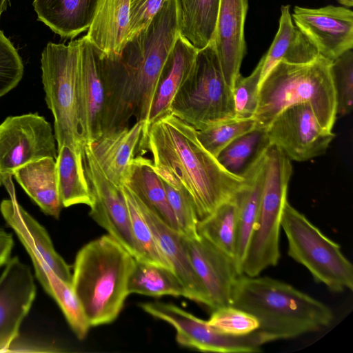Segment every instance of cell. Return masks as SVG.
Here are the masks:
<instances>
[{"instance_id":"6da1fadb","label":"cell","mask_w":353,"mask_h":353,"mask_svg":"<svg viewBox=\"0 0 353 353\" xmlns=\"http://www.w3.org/2000/svg\"><path fill=\"white\" fill-rule=\"evenodd\" d=\"M180 34L178 1L168 0L118 54L98 50L104 87L102 133L128 126L132 117L143 123L145 133L161 72Z\"/></svg>"},{"instance_id":"7a4b0ae2","label":"cell","mask_w":353,"mask_h":353,"mask_svg":"<svg viewBox=\"0 0 353 353\" xmlns=\"http://www.w3.org/2000/svg\"><path fill=\"white\" fill-rule=\"evenodd\" d=\"M157 174L168 183L180 184L194 202L199 220L231 199L244 178L228 172L199 142L196 130L172 112L159 117L141 139Z\"/></svg>"},{"instance_id":"3957f363","label":"cell","mask_w":353,"mask_h":353,"mask_svg":"<svg viewBox=\"0 0 353 353\" xmlns=\"http://www.w3.org/2000/svg\"><path fill=\"white\" fill-rule=\"evenodd\" d=\"M231 305L254 316L272 341L319 332L334 320L332 309L292 285L268 276H239Z\"/></svg>"},{"instance_id":"277c9868","label":"cell","mask_w":353,"mask_h":353,"mask_svg":"<svg viewBox=\"0 0 353 353\" xmlns=\"http://www.w3.org/2000/svg\"><path fill=\"white\" fill-rule=\"evenodd\" d=\"M135 259L114 238L104 234L77 252L71 285L90 327L117 319L130 294Z\"/></svg>"},{"instance_id":"5b68a950","label":"cell","mask_w":353,"mask_h":353,"mask_svg":"<svg viewBox=\"0 0 353 353\" xmlns=\"http://www.w3.org/2000/svg\"><path fill=\"white\" fill-rule=\"evenodd\" d=\"M331 64L319 55L307 63L280 61L274 65L260 84L256 127L266 129L283 110L306 103L321 125L332 130L337 114Z\"/></svg>"},{"instance_id":"8992f818","label":"cell","mask_w":353,"mask_h":353,"mask_svg":"<svg viewBox=\"0 0 353 353\" xmlns=\"http://www.w3.org/2000/svg\"><path fill=\"white\" fill-rule=\"evenodd\" d=\"M46 101L54 117L57 150L66 145L83 151L86 144L80 116L77 39L68 45L49 42L41 54Z\"/></svg>"},{"instance_id":"52a82bcc","label":"cell","mask_w":353,"mask_h":353,"mask_svg":"<svg viewBox=\"0 0 353 353\" xmlns=\"http://www.w3.org/2000/svg\"><path fill=\"white\" fill-rule=\"evenodd\" d=\"M274 145L264 155V180L256 224L242 265V274L255 276L277 265L283 207L292 166Z\"/></svg>"},{"instance_id":"ba28073f","label":"cell","mask_w":353,"mask_h":353,"mask_svg":"<svg viewBox=\"0 0 353 353\" xmlns=\"http://www.w3.org/2000/svg\"><path fill=\"white\" fill-rule=\"evenodd\" d=\"M170 112L196 130L235 118L232 89L225 80L213 39L199 50L194 69Z\"/></svg>"},{"instance_id":"9c48e42d","label":"cell","mask_w":353,"mask_h":353,"mask_svg":"<svg viewBox=\"0 0 353 353\" xmlns=\"http://www.w3.org/2000/svg\"><path fill=\"white\" fill-rule=\"evenodd\" d=\"M281 227L288 241V254L310 272L315 281L332 292L353 289V266L340 245L325 236L287 201Z\"/></svg>"},{"instance_id":"30bf717a","label":"cell","mask_w":353,"mask_h":353,"mask_svg":"<svg viewBox=\"0 0 353 353\" xmlns=\"http://www.w3.org/2000/svg\"><path fill=\"white\" fill-rule=\"evenodd\" d=\"M55 140L50 123L37 112L8 117L0 124V185L25 164L56 159Z\"/></svg>"},{"instance_id":"8fae6325","label":"cell","mask_w":353,"mask_h":353,"mask_svg":"<svg viewBox=\"0 0 353 353\" xmlns=\"http://www.w3.org/2000/svg\"><path fill=\"white\" fill-rule=\"evenodd\" d=\"M270 145L290 159L305 161L325 153L335 137L323 127L311 106L297 103L283 110L266 128Z\"/></svg>"},{"instance_id":"7c38bea8","label":"cell","mask_w":353,"mask_h":353,"mask_svg":"<svg viewBox=\"0 0 353 353\" xmlns=\"http://www.w3.org/2000/svg\"><path fill=\"white\" fill-rule=\"evenodd\" d=\"M83 159L94 199L90 207V217L135 259L130 215L121 187L117 186L104 174L90 143L84 146Z\"/></svg>"},{"instance_id":"4fadbf2b","label":"cell","mask_w":353,"mask_h":353,"mask_svg":"<svg viewBox=\"0 0 353 353\" xmlns=\"http://www.w3.org/2000/svg\"><path fill=\"white\" fill-rule=\"evenodd\" d=\"M291 15L294 25L320 56L333 61L353 48V12L348 8L295 6Z\"/></svg>"},{"instance_id":"5bb4252c","label":"cell","mask_w":353,"mask_h":353,"mask_svg":"<svg viewBox=\"0 0 353 353\" xmlns=\"http://www.w3.org/2000/svg\"><path fill=\"white\" fill-rule=\"evenodd\" d=\"M36 296L32 272L17 256L0 276V352L10 351Z\"/></svg>"},{"instance_id":"9a60e30c","label":"cell","mask_w":353,"mask_h":353,"mask_svg":"<svg viewBox=\"0 0 353 353\" xmlns=\"http://www.w3.org/2000/svg\"><path fill=\"white\" fill-rule=\"evenodd\" d=\"M183 242L192 265L208 296L211 310L230 305L234 286L239 276L234 260L205 239Z\"/></svg>"},{"instance_id":"2e32d148","label":"cell","mask_w":353,"mask_h":353,"mask_svg":"<svg viewBox=\"0 0 353 353\" xmlns=\"http://www.w3.org/2000/svg\"><path fill=\"white\" fill-rule=\"evenodd\" d=\"M10 195L0 204V211L7 224L15 232L32 262L41 261L63 281L71 283L70 267L56 252L46 230L17 201L12 181L4 185Z\"/></svg>"},{"instance_id":"e0dca14e","label":"cell","mask_w":353,"mask_h":353,"mask_svg":"<svg viewBox=\"0 0 353 353\" xmlns=\"http://www.w3.org/2000/svg\"><path fill=\"white\" fill-rule=\"evenodd\" d=\"M79 46L78 88L80 116L86 143L102 134L104 87L99 50L85 36L77 39Z\"/></svg>"},{"instance_id":"ac0fdd59","label":"cell","mask_w":353,"mask_h":353,"mask_svg":"<svg viewBox=\"0 0 353 353\" xmlns=\"http://www.w3.org/2000/svg\"><path fill=\"white\" fill-rule=\"evenodd\" d=\"M248 0H220L213 37L223 74L232 89L246 54L245 23Z\"/></svg>"},{"instance_id":"d6986e66","label":"cell","mask_w":353,"mask_h":353,"mask_svg":"<svg viewBox=\"0 0 353 353\" xmlns=\"http://www.w3.org/2000/svg\"><path fill=\"white\" fill-rule=\"evenodd\" d=\"M137 198L161 252L171 264L185 290V298L209 307L208 294L192 265L184 245L183 237L177 230L168 225L137 196Z\"/></svg>"},{"instance_id":"ffe728a7","label":"cell","mask_w":353,"mask_h":353,"mask_svg":"<svg viewBox=\"0 0 353 353\" xmlns=\"http://www.w3.org/2000/svg\"><path fill=\"white\" fill-rule=\"evenodd\" d=\"M143 123L102 133L90 143L92 152L104 174L117 186L125 183L131 163L139 148Z\"/></svg>"},{"instance_id":"44dd1931","label":"cell","mask_w":353,"mask_h":353,"mask_svg":"<svg viewBox=\"0 0 353 353\" xmlns=\"http://www.w3.org/2000/svg\"><path fill=\"white\" fill-rule=\"evenodd\" d=\"M199 50L180 34L163 67L143 138L150 124L170 110L175 96L190 77Z\"/></svg>"},{"instance_id":"7402d4cb","label":"cell","mask_w":353,"mask_h":353,"mask_svg":"<svg viewBox=\"0 0 353 353\" xmlns=\"http://www.w3.org/2000/svg\"><path fill=\"white\" fill-rule=\"evenodd\" d=\"M264 154L243 176L244 183L234 196L238 208L234 262L240 275L257 221L264 180Z\"/></svg>"},{"instance_id":"603a6c76","label":"cell","mask_w":353,"mask_h":353,"mask_svg":"<svg viewBox=\"0 0 353 353\" xmlns=\"http://www.w3.org/2000/svg\"><path fill=\"white\" fill-rule=\"evenodd\" d=\"M130 0H99L85 37L103 54H118L127 41Z\"/></svg>"},{"instance_id":"cb8c5ba5","label":"cell","mask_w":353,"mask_h":353,"mask_svg":"<svg viewBox=\"0 0 353 353\" xmlns=\"http://www.w3.org/2000/svg\"><path fill=\"white\" fill-rule=\"evenodd\" d=\"M319 56L315 47L293 23L290 5H282L279 28L263 57L261 81L279 62L310 63Z\"/></svg>"},{"instance_id":"d4e9b609","label":"cell","mask_w":353,"mask_h":353,"mask_svg":"<svg viewBox=\"0 0 353 353\" xmlns=\"http://www.w3.org/2000/svg\"><path fill=\"white\" fill-rule=\"evenodd\" d=\"M99 0H34L37 19L61 38L73 39L88 30Z\"/></svg>"},{"instance_id":"484cf974","label":"cell","mask_w":353,"mask_h":353,"mask_svg":"<svg viewBox=\"0 0 353 353\" xmlns=\"http://www.w3.org/2000/svg\"><path fill=\"white\" fill-rule=\"evenodd\" d=\"M13 176L43 212L59 218L63 205L57 185L56 159L47 157L30 162L15 170Z\"/></svg>"},{"instance_id":"4316f807","label":"cell","mask_w":353,"mask_h":353,"mask_svg":"<svg viewBox=\"0 0 353 353\" xmlns=\"http://www.w3.org/2000/svg\"><path fill=\"white\" fill-rule=\"evenodd\" d=\"M137 196L168 225L178 231L162 181L150 159L135 157L125 183Z\"/></svg>"},{"instance_id":"83f0119b","label":"cell","mask_w":353,"mask_h":353,"mask_svg":"<svg viewBox=\"0 0 353 353\" xmlns=\"http://www.w3.org/2000/svg\"><path fill=\"white\" fill-rule=\"evenodd\" d=\"M83 155V150L74 151L66 145L57 150V185L64 208L78 204L90 207L93 203L94 199L85 175Z\"/></svg>"},{"instance_id":"f1b7e54d","label":"cell","mask_w":353,"mask_h":353,"mask_svg":"<svg viewBox=\"0 0 353 353\" xmlns=\"http://www.w3.org/2000/svg\"><path fill=\"white\" fill-rule=\"evenodd\" d=\"M33 266L37 279L59 305L77 337L83 339L90 325L71 283L61 279L45 263L35 262Z\"/></svg>"},{"instance_id":"f546056e","label":"cell","mask_w":353,"mask_h":353,"mask_svg":"<svg viewBox=\"0 0 353 353\" xmlns=\"http://www.w3.org/2000/svg\"><path fill=\"white\" fill-rule=\"evenodd\" d=\"M181 34L196 49L212 40L217 23L220 0H177Z\"/></svg>"},{"instance_id":"4dcf8cb0","label":"cell","mask_w":353,"mask_h":353,"mask_svg":"<svg viewBox=\"0 0 353 353\" xmlns=\"http://www.w3.org/2000/svg\"><path fill=\"white\" fill-rule=\"evenodd\" d=\"M270 145L266 129L256 127L234 139L221 150L216 159L228 172L243 178Z\"/></svg>"},{"instance_id":"1f68e13d","label":"cell","mask_w":353,"mask_h":353,"mask_svg":"<svg viewBox=\"0 0 353 353\" xmlns=\"http://www.w3.org/2000/svg\"><path fill=\"white\" fill-rule=\"evenodd\" d=\"M238 208L234 196L212 214L199 220V235L234 260Z\"/></svg>"},{"instance_id":"d6a6232c","label":"cell","mask_w":353,"mask_h":353,"mask_svg":"<svg viewBox=\"0 0 353 353\" xmlns=\"http://www.w3.org/2000/svg\"><path fill=\"white\" fill-rule=\"evenodd\" d=\"M129 294L159 297L164 295L186 297L185 290L174 271L135 259L129 283Z\"/></svg>"},{"instance_id":"836d02e7","label":"cell","mask_w":353,"mask_h":353,"mask_svg":"<svg viewBox=\"0 0 353 353\" xmlns=\"http://www.w3.org/2000/svg\"><path fill=\"white\" fill-rule=\"evenodd\" d=\"M128 208L132 239L136 250L135 259L173 268L161 252L157 239L139 207L135 193L126 185L121 187Z\"/></svg>"},{"instance_id":"e575fe53","label":"cell","mask_w":353,"mask_h":353,"mask_svg":"<svg viewBox=\"0 0 353 353\" xmlns=\"http://www.w3.org/2000/svg\"><path fill=\"white\" fill-rule=\"evenodd\" d=\"M160 179L175 218L178 232L185 239H199L197 232L199 219L190 195L182 185H174L161 177Z\"/></svg>"},{"instance_id":"d590c367","label":"cell","mask_w":353,"mask_h":353,"mask_svg":"<svg viewBox=\"0 0 353 353\" xmlns=\"http://www.w3.org/2000/svg\"><path fill=\"white\" fill-rule=\"evenodd\" d=\"M256 127L254 118H234L196 130V135L203 147L216 158L221 150L234 139Z\"/></svg>"},{"instance_id":"8d00e7d4","label":"cell","mask_w":353,"mask_h":353,"mask_svg":"<svg viewBox=\"0 0 353 353\" xmlns=\"http://www.w3.org/2000/svg\"><path fill=\"white\" fill-rule=\"evenodd\" d=\"M335 92L336 114L351 113L353 105V51L349 50L338 57L331 64Z\"/></svg>"},{"instance_id":"74e56055","label":"cell","mask_w":353,"mask_h":353,"mask_svg":"<svg viewBox=\"0 0 353 353\" xmlns=\"http://www.w3.org/2000/svg\"><path fill=\"white\" fill-rule=\"evenodd\" d=\"M263 65V57L248 77L240 73L235 80L232 92L235 118L238 119L254 118L259 103Z\"/></svg>"},{"instance_id":"f35d334b","label":"cell","mask_w":353,"mask_h":353,"mask_svg":"<svg viewBox=\"0 0 353 353\" xmlns=\"http://www.w3.org/2000/svg\"><path fill=\"white\" fill-rule=\"evenodd\" d=\"M207 323L217 331L232 336L248 335L259 327L255 316L232 305L213 310Z\"/></svg>"},{"instance_id":"ab89813d","label":"cell","mask_w":353,"mask_h":353,"mask_svg":"<svg viewBox=\"0 0 353 353\" xmlns=\"http://www.w3.org/2000/svg\"><path fill=\"white\" fill-rule=\"evenodd\" d=\"M23 74V65L17 50L0 30V97L14 88Z\"/></svg>"},{"instance_id":"60d3db41","label":"cell","mask_w":353,"mask_h":353,"mask_svg":"<svg viewBox=\"0 0 353 353\" xmlns=\"http://www.w3.org/2000/svg\"><path fill=\"white\" fill-rule=\"evenodd\" d=\"M167 1L130 0V19L127 41L150 24Z\"/></svg>"},{"instance_id":"b9f144b4","label":"cell","mask_w":353,"mask_h":353,"mask_svg":"<svg viewBox=\"0 0 353 353\" xmlns=\"http://www.w3.org/2000/svg\"><path fill=\"white\" fill-rule=\"evenodd\" d=\"M13 245L12 234L0 228V267L6 265L10 260Z\"/></svg>"},{"instance_id":"7bdbcfd3","label":"cell","mask_w":353,"mask_h":353,"mask_svg":"<svg viewBox=\"0 0 353 353\" xmlns=\"http://www.w3.org/2000/svg\"><path fill=\"white\" fill-rule=\"evenodd\" d=\"M9 5H10V0H0V18L2 12L7 9Z\"/></svg>"},{"instance_id":"ee69618b","label":"cell","mask_w":353,"mask_h":353,"mask_svg":"<svg viewBox=\"0 0 353 353\" xmlns=\"http://www.w3.org/2000/svg\"><path fill=\"white\" fill-rule=\"evenodd\" d=\"M337 1L343 6L350 8L353 6V0H337Z\"/></svg>"}]
</instances>
